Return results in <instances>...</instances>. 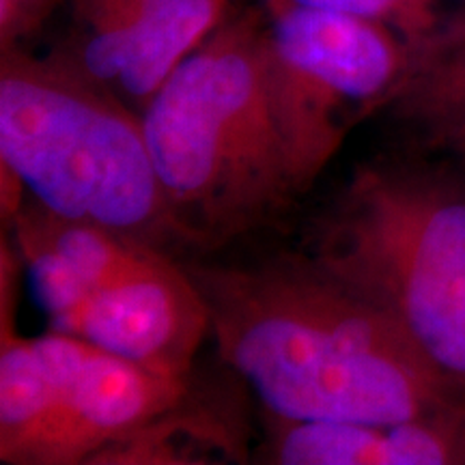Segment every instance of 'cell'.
<instances>
[{
    "label": "cell",
    "mask_w": 465,
    "mask_h": 465,
    "mask_svg": "<svg viewBox=\"0 0 465 465\" xmlns=\"http://www.w3.org/2000/svg\"><path fill=\"white\" fill-rule=\"evenodd\" d=\"M188 397V377L144 369L75 336L0 342V461L97 463Z\"/></svg>",
    "instance_id": "5b68a950"
},
{
    "label": "cell",
    "mask_w": 465,
    "mask_h": 465,
    "mask_svg": "<svg viewBox=\"0 0 465 465\" xmlns=\"http://www.w3.org/2000/svg\"><path fill=\"white\" fill-rule=\"evenodd\" d=\"M375 465H465V407L377 424Z\"/></svg>",
    "instance_id": "30bf717a"
},
{
    "label": "cell",
    "mask_w": 465,
    "mask_h": 465,
    "mask_svg": "<svg viewBox=\"0 0 465 465\" xmlns=\"http://www.w3.org/2000/svg\"><path fill=\"white\" fill-rule=\"evenodd\" d=\"M185 267L220 358L272 418L397 424L465 407L391 317L308 257Z\"/></svg>",
    "instance_id": "6da1fadb"
},
{
    "label": "cell",
    "mask_w": 465,
    "mask_h": 465,
    "mask_svg": "<svg viewBox=\"0 0 465 465\" xmlns=\"http://www.w3.org/2000/svg\"><path fill=\"white\" fill-rule=\"evenodd\" d=\"M67 0H0V50L20 48Z\"/></svg>",
    "instance_id": "7c38bea8"
},
{
    "label": "cell",
    "mask_w": 465,
    "mask_h": 465,
    "mask_svg": "<svg viewBox=\"0 0 465 465\" xmlns=\"http://www.w3.org/2000/svg\"><path fill=\"white\" fill-rule=\"evenodd\" d=\"M0 162L52 216L192 246L151 158L143 114L67 56L0 58Z\"/></svg>",
    "instance_id": "3957f363"
},
{
    "label": "cell",
    "mask_w": 465,
    "mask_h": 465,
    "mask_svg": "<svg viewBox=\"0 0 465 465\" xmlns=\"http://www.w3.org/2000/svg\"><path fill=\"white\" fill-rule=\"evenodd\" d=\"M435 144H440V147L452 151V153L459 155L465 162V121L463 124H459L449 130L446 134H441L438 141H433Z\"/></svg>",
    "instance_id": "4fadbf2b"
},
{
    "label": "cell",
    "mask_w": 465,
    "mask_h": 465,
    "mask_svg": "<svg viewBox=\"0 0 465 465\" xmlns=\"http://www.w3.org/2000/svg\"><path fill=\"white\" fill-rule=\"evenodd\" d=\"M410 52V44L381 22L300 5L267 7V69L300 194L360 119L386 108Z\"/></svg>",
    "instance_id": "8992f818"
},
{
    "label": "cell",
    "mask_w": 465,
    "mask_h": 465,
    "mask_svg": "<svg viewBox=\"0 0 465 465\" xmlns=\"http://www.w3.org/2000/svg\"><path fill=\"white\" fill-rule=\"evenodd\" d=\"M276 5L328 9L381 22L397 31L410 44V48L427 39L441 22L438 0H267V7Z\"/></svg>",
    "instance_id": "8fae6325"
},
{
    "label": "cell",
    "mask_w": 465,
    "mask_h": 465,
    "mask_svg": "<svg viewBox=\"0 0 465 465\" xmlns=\"http://www.w3.org/2000/svg\"><path fill=\"white\" fill-rule=\"evenodd\" d=\"M226 17L229 0H168L130 26L78 35L61 54L143 110Z\"/></svg>",
    "instance_id": "ba28073f"
},
{
    "label": "cell",
    "mask_w": 465,
    "mask_h": 465,
    "mask_svg": "<svg viewBox=\"0 0 465 465\" xmlns=\"http://www.w3.org/2000/svg\"><path fill=\"white\" fill-rule=\"evenodd\" d=\"M386 108L438 141L465 121V11L411 45L410 65Z\"/></svg>",
    "instance_id": "9c48e42d"
},
{
    "label": "cell",
    "mask_w": 465,
    "mask_h": 465,
    "mask_svg": "<svg viewBox=\"0 0 465 465\" xmlns=\"http://www.w3.org/2000/svg\"><path fill=\"white\" fill-rule=\"evenodd\" d=\"M155 171L192 246L272 223L298 196L265 56V15L226 17L141 110Z\"/></svg>",
    "instance_id": "7a4b0ae2"
},
{
    "label": "cell",
    "mask_w": 465,
    "mask_h": 465,
    "mask_svg": "<svg viewBox=\"0 0 465 465\" xmlns=\"http://www.w3.org/2000/svg\"><path fill=\"white\" fill-rule=\"evenodd\" d=\"M50 330L83 339L144 369L188 377L209 334V312L185 263L153 248L136 265L91 284Z\"/></svg>",
    "instance_id": "52a82bcc"
},
{
    "label": "cell",
    "mask_w": 465,
    "mask_h": 465,
    "mask_svg": "<svg viewBox=\"0 0 465 465\" xmlns=\"http://www.w3.org/2000/svg\"><path fill=\"white\" fill-rule=\"evenodd\" d=\"M304 257L391 317L465 399V182L360 166L315 223Z\"/></svg>",
    "instance_id": "277c9868"
}]
</instances>
